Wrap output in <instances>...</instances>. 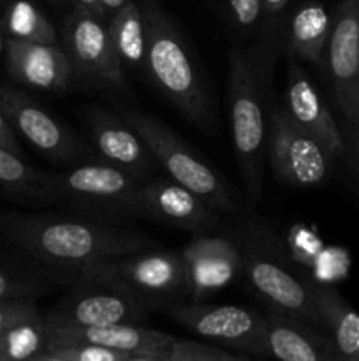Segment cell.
<instances>
[{"label":"cell","instance_id":"ac0fdd59","mask_svg":"<svg viewBox=\"0 0 359 361\" xmlns=\"http://www.w3.org/2000/svg\"><path fill=\"white\" fill-rule=\"evenodd\" d=\"M176 337L164 331L137 326L136 323H116L104 326H49L46 324V348L65 344H94L130 355L165 358ZM44 348V349H46Z\"/></svg>","mask_w":359,"mask_h":361},{"label":"cell","instance_id":"ab89813d","mask_svg":"<svg viewBox=\"0 0 359 361\" xmlns=\"http://www.w3.org/2000/svg\"><path fill=\"white\" fill-rule=\"evenodd\" d=\"M49 2H53V4H56V6H58V4L63 2V0H49Z\"/></svg>","mask_w":359,"mask_h":361},{"label":"cell","instance_id":"d4e9b609","mask_svg":"<svg viewBox=\"0 0 359 361\" xmlns=\"http://www.w3.org/2000/svg\"><path fill=\"white\" fill-rule=\"evenodd\" d=\"M0 27L9 39L58 44L55 25L34 0H7L0 7Z\"/></svg>","mask_w":359,"mask_h":361},{"label":"cell","instance_id":"7a4b0ae2","mask_svg":"<svg viewBox=\"0 0 359 361\" xmlns=\"http://www.w3.org/2000/svg\"><path fill=\"white\" fill-rule=\"evenodd\" d=\"M139 7L146 32L143 73L190 123L211 129L210 94L185 39L157 2L141 0Z\"/></svg>","mask_w":359,"mask_h":361},{"label":"cell","instance_id":"60d3db41","mask_svg":"<svg viewBox=\"0 0 359 361\" xmlns=\"http://www.w3.org/2000/svg\"><path fill=\"white\" fill-rule=\"evenodd\" d=\"M6 2H7V0H0V7H2Z\"/></svg>","mask_w":359,"mask_h":361},{"label":"cell","instance_id":"277c9868","mask_svg":"<svg viewBox=\"0 0 359 361\" xmlns=\"http://www.w3.org/2000/svg\"><path fill=\"white\" fill-rule=\"evenodd\" d=\"M259 63L239 48L229 51L227 102L232 145L246 194L257 201L263 192V164L267 122L264 118V85Z\"/></svg>","mask_w":359,"mask_h":361},{"label":"cell","instance_id":"6da1fadb","mask_svg":"<svg viewBox=\"0 0 359 361\" xmlns=\"http://www.w3.org/2000/svg\"><path fill=\"white\" fill-rule=\"evenodd\" d=\"M0 233L48 270L74 281L81 270L127 254L158 249L141 233L104 224L99 219L0 212Z\"/></svg>","mask_w":359,"mask_h":361},{"label":"cell","instance_id":"4dcf8cb0","mask_svg":"<svg viewBox=\"0 0 359 361\" xmlns=\"http://www.w3.org/2000/svg\"><path fill=\"white\" fill-rule=\"evenodd\" d=\"M231 23L243 34H253L260 25V0H227Z\"/></svg>","mask_w":359,"mask_h":361},{"label":"cell","instance_id":"484cf974","mask_svg":"<svg viewBox=\"0 0 359 361\" xmlns=\"http://www.w3.org/2000/svg\"><path fill=\"white\" fill-rule=\"evenodd\" d=\"M44 348L46 323L42 314L0 331V361H30Z\"/></svg>","mask_w":359,"mask_h":361},{"label":"cell","instance_id":"3957f363","mask_svg":"<svg viewBox=\"0 0 359 361\" xmlns=\"http://www.w3.org/2000/svg\"><path fill=\"white\" fill-rule=\"evenodd\" d=\"M243 257V275L273 312L320 328L315 284L298 274L280 242L263 224L248 221L234 231Z\"/></svg>","mask_w":359,"mask_h":361},{"label":"cell","instance_id":"44dd1931","mask_svg":"<svg viewBox=\"0 0 359 361\" xmlns=\"http://www.w3.org/2000/svg\"><path fill=\"white\" fill-rule=\"evenodd\" d=\"M333 16L326 7L315 0L303 2L296 7L292 16L285 23L284 41L291 55L312 62L315 66H326V46L329 39Z\"/></svg>","mask_w":359,"mask_h":361},{"label":"cell","instance_id":"d6986e66","mask_svg":"<svg viewBox=\"0 0 359 361\" xmlns=\"http://www.w3.org/2000/svg\"><path fill=\"white\" fill-rule=\"evenodd\" d=\"M285 111L303 130L319 140L334 159L345 154V137L333 113L313 87L305 71L296 62L287 66Z\"/></svg>","mask_w":359,"mask_h":361},{"label":"cell","instance_id":"5b68a950","mask_svg":"<svg viewBox=\"0 0 359 361\" xmlns=\"http://www.w3.org/2000/svg\"><path fill=\"white\" fill-rule=\"evenodd\" d=\"M74 282L108 286L150 309L169 305L185 295V267L180 252L144 250L87 267L74 277Z\"/></svg>","mask_w":359,"mask_h":361},{"label":"cell","instance_id":"1f68e13d","mask_svg":"<svg viewBox=\"0 0 359 361\" xmlns=\"http://www.w3.org/2000/svg\"><path fill=\"white\" fill-rule=\"evenodd\" d=\"M39 309L35 300L32 298H16V300H0V331L7 330L20 321L37 316Z\"/></svg>","mask_w":359,"mask_h":361},{"label":"cell","instance_id":"8992f818","mask_svg":"<svg viewBox=\"0 0 359 361\" xmlns=\"http://www.w3.org/2000/svg\"><path fill=\"white\" fill-rule=\"evenodd\" d=\"M122 116L139 134L155 162L165 169L169 178L192 190L213 210H234V200L225 180L171 129L153 116L143 115L134 109H123Z\"/></svg>","mask_w":359,"mask_h":361},{"label":"cell","instance_id":"5bb4252c","mask_svg":"<svg viewBox=\"0 0 359 361\" xmlns=\"http://www.w3.org/2000/svg\"><path fill=\"white\" fill-rule=\"evenodd\" d=\"M217 210L175 180H144L134 194L130 215L203 235L217 226Z\"/></svg>","mask_w":359,"mask_h":361},{"label":"cell","instance_id":"4fadbf2b","mask_svg":"<svg viewBox=\"0 0 359 361\" xmlns=\"http://www.w3.org/2000/svg\"><path fill=\"white\" fill-rule=\"evenodd\" d=\"M146 307L122 291L90 282H74V288L44 316L49 326H104L136 323Z\"/></svg>","mask_w":359,"mask_h":361},{"label":"cell","instance_id":"2e32d148","mask_svg":"<svg viewBox=\"0 0 359 361\" xmlns=\"http://www.w3.org/2000/svg\"><path fill=\"white\" fill-rule=\"evenodd\" d=\"M6 69L11 80L34 90L62 94L74 81V69L60 44H39L7 39Z\"/></svg>","mask_w":359,"mask_h":361},{"label":"cell","instance_id":"8d00e7d4","mask_svg":"<svg viewBox=\"0 0 359 361\" xmlns=\"http://www.w3.org/2000/svg\"><path fill=\"white\" fill-rule=\"evenodd\" d=\"M30 361H70V360H67V358H62V356H58V355H55V353H51V351H41L39 353L37 356H35V358H32Z\"/></svg>","mask_w":359,"mask_h":361},{"label":"cell","instance_id":"d590c367","mask_svg":"<svg viewBox=\"0 0 359 361\" xmlns=\"http://www.w3.org/2000/svg\"><path fill=\"white\" fill-rule=\"evenodd\" d=\"M129 2V0H101V4H102V7H104V11H106V14H113L115 13L116 9H120V7L122 6H125V4Z\"/></svg>","mask_w":359,"mask_h":361},{"label":"cell","instance_id":"52a82bcc","mask_svg":"<svg viewBox=\"0 0 359 361\" xmlns=\"http://www.w3.org/2000/svg\"><path fill=\"white\" fill-rule=\"evenodd\" d=\"M53 201L76 207L94 217L130 215L139 180L104 161L77 162L65 171L51 173Z\"/></svg>","mask_w":359,"mask_h":361},{"label":"cell","instance_id":"e0dca14e","mask_svg":"<svg viewBox=\"0 0 359 361\" xmlns=\"http://www.w3.org/2000/svg\"><path fill=\"white\" fill-rule=\"evenodd\" d=\"M92 143L99 159L144 182L153 169L155 159L139 134L125 118L102 108L87 111Z\"/></svg>","mask_w":359,"mask_h":361},{"label":"cell","instance_id":"ba28073f","mask_svg":"<svg viewBox=\"0 0 359 361\" xmlns=\"http://www.w3.org/2000/svg\"><path fill=\"white\" fill-rule=\"evenodd\" d=\"M266 154L282 185L317 187L326 182L334 157L303 130L284 108H273L267 120Z\"/></svg>","mask_w":359,"mask_h":361},{"label":"cell","instance_id":"30bf717a","mask_svg":"<svg viewBox=\"0 0 359 361\" xmlns=\"http://www.w3.org/2000/svg\"><path fill=\"white\" fill-rule=\"evenodd\" d=\"M169 316L204 341L217 342L250 355L270 356L267 321L257 310L241 305L175 303Z\"/></svg>","mask_w":359,"mask_h":361},{"label":"cell","instance_id":"e575fe53","mask_svg":"<svg viewBox=\"0 0 359 361\" xmlns=\"http://www.w3.org/2000/svg\"><path fill=\"white\" fill-rule=\"evenodd\" d=\"M74 6V9L87 11V13L95 14V16L102 18V20H108V14H106L104 7H102L101 0H70Z\"/></svg>","mask_w":359,"mask_h":361},{"label":"cell","instance_id":"836d02e7","mask_svg":"<svg viewBox=\"0 0 359 361\" xmlns=\"http://www.w3.org/2000/svg\"><path fill=\"white\" fill-rule=\"evenodd\" d=\"M345 137V154H348L351 157L352 166L358 171L359 175V127H352L347 134H344Z\"/></svg>","mask_w":359,"mask_h":361},{"label":"cell","instance_id":"f546056e","mask_svg":"<svg viewBox=\"0 0 359 361\" xmlns=\"http://www.w3.org/2000/svg\"><path fill=\"white\" fill-rule=\"evenodd\" d=\"M46 351H51L70 361H125L132 356L130 353L116 351V349L102 348V345L94 344L53 345V348H46Z\"/></svg>","mask_w":359,"mask_h":361},{"label":"cell","instance_id":"f35d334b","mask_svg":"<svg viewBox=\"0 0 359 361\" xmlns=\"http://www.w3.org/2000/svg\"><path fill=\"white\" fill-rule=\"evenodd\" d=\"M7 35L4 34V30H2V27H0V56H4L6 55V48H7Z\"/></svg>","mask_w":359,"mask_h":361},{"label":"cell","instance_id":"8fae6325","mask_svg":"<svg viewBox=\"0 0 359 361\" xmlns=\"http://www.w3.org/2000/svg\"><path fill=\"white\" fill-rule=\"evenodd\" d=\"M63 49L74 76L104 88L125 87V69L109 37L108 23L87 11L74 9L62 28Z\"/></svg>","mask_w":359,"mask_h":361},{"label":"cell","instance_id":"9a60e30c","mask_svg":"<svg viewBox=\"0 0 359 361\" xmlns=\"http://www.w3.org/2000/svg\"><path fill=\"white\" fill-rule=\"evenodd\" d=\"M185 295L206 298L243 275V257L234 236L196 235L182 250Z\"/></svg>","mask_w":359,"mask_h":361},{"label":"cell","instance_id":"d6a6232c","mask_svg":"<svg viewBox=\"0 0 359 361\" xmlns=\"http://www.w3.org/2000/svg\"><path fill=\"white\" fill-rule=\"evenodd\" d=\"M0 147L7 148V150L14 152L18 155H23L20 143H18V134L14 133L13 126H11L9 120L6 118L2 111H0Z\"/></svg>","mask_w":359,"mask_h":361},{"label":"cell","instance_id":"f1b7e54d","mask_svg":"<svg viewBox=\"0 0 359 361\" xmlns=\"http://www.w3.org/2000/svg\"><path fill=\"white\" fill-rule=\"evenodd\" d=\"M165 360L169 361H241L238 356H231L220 349L210 348L206 344H199L194 341H180L175 338L165 353Z\"/></svg>","mask_w":359,"mask_h":361},{"label":"cell","instance_id":"74e56055","mask_svg":"<svg viewBox=\"0 0 359 361\" xmlns=\"http://www.w3.org/2000/svg\"><path fill=\"white\" fill-rule=\"evenodd\" d=\"M125 361H169L165 358H160V356H148V355H132L130 358Z\"/></svg>","mask_w":359,"mask_h":361},{"label":"cell","instance_id":"ffe728a7","mask_svg":"<svg viewBox=\"0 0 359 361\" xmlns=\"http://www.w3.org/2000/svg\"><path fill=\"white\" fill-rule=\"evenodd\" d=\"M267 321V351L278 361H340L327 335L317 326L271 310Z\"/></svg>","mask_w":359,"mask_h":361},{"label":"cell","instance_id":"cb8c5ba5","mask_svg":"<svg viewBox=\"0 0 359 361\" xmlns=\"http://www.w3.org/2000/svg\"><path fill=\"white\" fill-rule=\"evenodd\" d=\"M108 30L120 63L129 69L143 71L146 53V32L139 4L129 0L108 16Z\"/></svg>","mask_w":359,"mask_h":361},{"label":"cell","instance_id":"b9f144b4","mask_svg":"<svg viewBox=\"0 0 359 361\" xmlns=\"http://www.w3.org/2000/svg\"><path fill=\"white\" fill-rule=\"evenodd\" d=\"M241 361H252V360H246V358H241Z\"/></svg>","mask_w":359,"mask_h":361},{"label":"cell","instance_id":"7c38bea8","mask_svg":"<svg viewBox=\"0 0 359 361\" xmlns=\"http://www.w3.org/2000/svg\"><path fill=\"white\" fill-rule=\"evenodd\" d=\"M326 67L341 113L359 127V0H344L334 11Z\"/></svg>","mask_w":359,"mask_h":361},{"label":"cell","instance_id":"7402d4cb","mask_svg":"<svg viewBox=\"0 0 359 361\" xmlns=\"http://www.w3.org/2000/svg\"><path fill=\"white\" fill-rule=\"evenodd\" d=\"M315 305L340 361H359V312L333 288L315 286Z\"/></svg>","mask_w":359,"mask_h":361},{"label":"cell","instance_id":"603a6c76","mask_svg":"<svg viewBox=\"0 0 359 361\" xmlns=\"http://www.w3.org/2000/svg\"><path fill=\"white\" fill-rule=\"evenodd\" d=\"M0 192L20 201H53L51 173L35 169L23 155L0 147Z\"/></svg>","mask_w":359,"mask_h":361},{"label":"cell","instance_id":"4316f807","mask_svg":"<svg viewBox=\"0 0 359 361\" xmlns=\"http://www.w3.org/2000/svg\"><path fill=\"white\" fill-rule=\"evenodd\" d=\"M58 275L62 274L53 270L37 274L0 264V300H35L39 295H44L46 291L55 288Z\"/></svg>","mask_w":359,"mask_h":361},{"label":"cell","instance_id":"9c48e42d","mask_svg":"<svg viewBox=\"0 0 359 361\" xmlns=\"http://www.w3.org/2000/svg\"><path fill=\"white\" fill-rule=\"evenodd\" d=\"M0 111L14 133L51 162L73 166L94 159V148L20 88L0 83Z\"/></svg>","mask_w":359,"mask_h":361},{"label":"cell","instance_id":"83f0119b","mask_svg":"<svg viewBox=\"0 0 359 361\" xmlns=\"http://www.w3.org/2000/svg\"><path fill=\"white\" fill-rule=\"evenodd\" d=\"M289 2L291 0H260L259 32L267 51H273L277 48V42L284 39L285 13H287Z\"/></svg>","mask_w":359,"mask_h":361}]
</instances>
